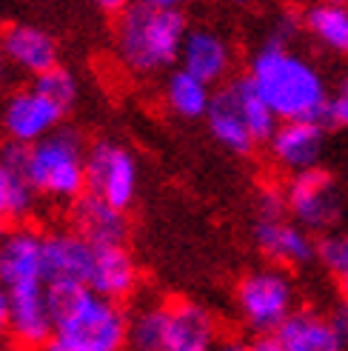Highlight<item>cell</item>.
Here are the masks:
<instances>
[{
    "label": "cell",
    "mask_w": 348,
    "mask_h": 351,
    "mask_svg": "<svg viewBox=\"0 0 348 351\" xmlns=\"http://www.w3.org/2000/svg\"><path fill=\"white\" fill-rule=\"evenodd\" d=\"M51 337L43 351H123L129 320L117 303L80 283H46Z\"/></svg>",
    "instance_id": "1"
},
{
    "label": "cell",
    "mask_w": 348,
    "mask_h": 351,
    "mask_svg": "<svg viewBox=\"0 0 348 351\" xmlns=\"http://www.w3.org/2000/svg\"><path fill=\"white\" fill-rule=\"evenodd\" d=\"M249 80L283 123H323L328 92L320 72L283 43L269 40L251 58Z\"/></svg>",
    "instance_id": "2"
},
{
    "label": "cell",
    "mask_w": 348,
    "mask_h": 351,
    "mask_svg": "<svg viewBox=\"0 0 348 351\" xmlns=\"http://www.w3.org/2000/svg\"><path fill=\"white\" fill-rule=\"evenodd\" d=\"M186 32V14L177 3H132L120 12L114 26L117 55L134 72H160L180 58Z\"/></svg>",
    "instance_id": "3"
},
{
    "label": "cell",
    "mask_w": 348,
    "mask_h": 351,
    "mask_svg": "<svg viewBox=\"0 0 348 351\" xmlns=\"http://www.w3.org/2000/svg\"><path fill=\"white\" fill-rule=\"evenodd\" d=\"M26 180L32 191L77 200L86 191V154L80 137L72 132H55L40 143L29 146L26 154Z\"/></svg>",
    "instance_id": "4"
},
{
    "label": "cell",
    "mask_w": 348,
    "mask_h": 351,
    "mask_svg": "<svg viewBox=\"0 0 348 351\" xmlns=\"http://www.w3.org/2000/svg\"><path fill=\"white\" fill-rule=\"evenodd\" d=\"M86 189H89L86 195L109 203L117 212H126L137 191L134 157L112 140L95 143L86 154Z\"/></svg>",
    "instance_id": "5"
},
{
    "label": "cell",
    "mask_w": 348,
    "mask_h": 351,
    "mask_svg": "<svg viewBox=\"0 0 348 351\" xmlns=\"http://www.w3.org/2000/svg\"><path fill=\"white\" fill-rule=\"evenodd\" d=\"M237 303L251 328H257L260 335H274L291 317L294 291L283 271L266 269L243 277L237 289Z\"/></svg>",
    "instance_id": "6"
},
{
    "label": "cell",
    "mask_w": 348,
    "mask_h": 351,
    "mask_svg": "<svg viewBox=\"0 0 348 351\" xmlns=\"http://www.w3.org/2000/svg\"><path fill=\"white\" fill-rule=\"evenodd\" d=\"M286 208L306 229H328L340 220V191L325 169H306L291 178L286 189Z\"/></svg>",
    "instance_id": "7"
},
{
    "label": "cell",
    "mask_w": 348,
    "mask_h": 351,
    "mask_svg": "<svg viewBox=\"0 0 348 351\" xmlns=\"http://www.w3.org/2000/svg\"><path fill=\"white\" fill-rule=\"evenodd\" d=\"M63 109L55 106L51 100H46L40 92L26 89L17 92L3 109V126L12 137V143L21 146H34L43 137L55 134L58 123L63 120Z\"/></svg>",
    "instance_id": "8"
},
{
    "label": "cell",
    "mask_w": 348,
    "mask_h": 351,
    "mask_svg": "<svg viewBox=\"0 0 348 351\" xmlns=\"http://www.w3.org/2000/svg\"><path fill=\"white\" fill-rule=\"evenodd\" d=\"M95 245L77 232H58L43 237V274L46 283H80L89 289Z\"/></svg>",
    "instance_id": "9"
},
{
    "label": "cell",
    "mask_w": 348,
    "mask_h": 351,
    "mask_svg": "<svg viewBox=\"0 0 348 351\" xmlns=\"http://www.w3.org/2000/svg\"><path fill=\"white\" fill-rule=\"evenodd\" d=\"M9 331L26 348H43L51 337V314L46 303V283L9 289Z\"/></svg>",
    "instance_id": "10"
},
{
    "label": "cell",
    "mask_w": 348,
    "mask_h": 351,
    "mask_svg": "<svg viewBox=\"0 0 348 351\" xmlns=\"http://www.w3.org/2000/svg\"><path fill=\"white\" fill-rule=\"evenodd\" d=\"M274 340L283 351H343L348 337L334 317H323L314 311H291V317L274 331Z\"/></svg>",
    "instance_id": "11"
},
{
    "label": "cell",
    "mask_w": 348,
    "mask_h": 351,
    "mask_svg": "<svg viewBox=\"0 0 348 351\" xmlns=\"http://www.w3.org/2000/svg\"><path fill=\"white\" fill-rule=\"evenodd\" d=\"M46 283L43 237L34 232H14L0 243V286L3 291Z\"/></svg>",
    "instance_id": "12"
},
{
    "label": "cell",
    "mask_w": 348,
    "mask_h": 351,
    "mask_svg": "<svg viewBox=\"0 0 348 351\" xmlns=\"http://www.w3.org/2000/svg\"><path fill=\"white\" fill-rule=\"evenodd\" d=\"M217 328L214 320L197 303H171L169 306V326L160 351H212Z\"/></svg>",
    "instance_id": "13"
},
{
    "label": "cell",
    "mask_w": 348,
    "mask_h": 351,
    "mask_svg": "<svg viewBox=\"0 0 348 351\" xmlns=\"http://www.w3.org/2000/svg\"><path fill=\"white\" fill-rule=\"evenodd\" d=\"M180 63H183L180 66L183 72L203 80L206 86H212L229 72L232 55H229V46H225V40L217 32L200 26V29L186 32V40L180 49Z\"/></svg>",
    "instance_id": "14"
},
{
    "label": "cell",
    "mask_w": 348,
    "mask_h": 351,
    "mask_svg": "<svg viewBox=\"0 0 348 351\" xmlns=\"http://www.w3.org/2000/svg\"><path fill=\"white\" fill-rule=\"evenodd\" d=\"M323 123H280L269 143L277 163L294 171H306L317 166L323 154Z\"/></svg>",
    "instance_id": "15"
},
{
    "label": "cell",
    "mask_w": 348,
    "mask_h": 351,
    "mask_svg": "<svg viewBox=\"0 0 348 351\" xmlns=\"http://www.w3.org/2000/svg\"><path fill=\"white\" fill-rule=\"evenodd\" d=\"M134 283H137V269L126 245H95L89 289L97 297L117 303L120 297L132 294Z\"/></svg>",
    "instance_id": "16"
},
{
    "label": "cell",
    "mask_w": 348,
    "mask_h": 351,
    "mask_svg": "<svg viewBox=\"0 0 348 351\" xmlns=\"http://www.w3.org/2000/svg\"><path fill=\"white\" fill-rule=\"evenodd\" d=\"M3 55L32 75H43L58 66L55 40L32 23H14L3 32Z\"/></svg>",
    "instance_id": "17"
},
{
    "label": "cell",
    "mask_w": 348,
    "mask_h": 351,
    "mask_svg": "<svg viewBox=\"0 0 348 351\" xmlns=\"http://www.w3.org/2000/svg\"><path fill=\"white\" fill-rule=\"evenodd\" d=\"M75 232L92 245H123L129 226L123 212L92 195H83L75 203Z\"/></svg>",
    "instance_id": "18"
},
{
    "label": "cell",
    "mask_w": 348,
    "mask_h": 351,
    "mask_svg": "<svg viewBox=\"0 0 348 351\" xmlns=\"http://www.w3.org/2000/svg\"><path fill=\"white\" fill-rule=\"evenodd\" d=\"M254 240L266 257L294 266H303L317 254V245L308 240V234L286 220H260L254 226Z\"/></svg>",
    "instance_id": "19"
},
{
    "label": "cell",
    "mask_w": 348,
    "mask_h": 351,
    "mask_svg": "<svg viewBox=\"0 0 348 351\" xmlns=\"http://www.w3.org/2000/svg\"><path fill=\"white\" fill-rule=\"evenodd\" d=\"M206 117H208V129H212V134L225 149L240 152V154L254 149V140H251L246 123H243V117H240V109H237L232 92H229V86L212 97Z\"/></svg>",
    "instance_id": "20"
},
{
    "label": "cell",
    "mask_w": 348,
    "mask_h": 351,
    "mask_svg": "<svg viewBox=\"0 0 348 351\" xmlns=\"http://www.w3.org/2000/svg\"><path fill=\"white\" fill-rule=\"evenodd\" d=\"M229 92H232V97L237 103L240 117H243V123H246V129H249L254 143L271 140L277 126H280V120L274 117V112L269 109V103L257 95L254 83L249 77H237L234 83H229Z\"/></svg>",
    "instance_id": "21"
},
{
    "label": "cell",
    "mask_w": 348,
    "mask_h": 351,
    "mask_svg": "<svg viewBox=\"0 0 348 351\" xmlns=\"http://www.w3.org/2000/svg\"><path fill=\"white\" fill-rule=\"evenodd\" d=\"M306 26L320 43L337 51H348V6L317 3L306 12Z\"/></svg>",
    "instance_id": "22"
},
{
    "label": "cell",
    "mask_w": 348,
    "mask_h": 351,
    "mask_svg": "<svg viewBox=\"0 0 348 351\" xmlns=\"http://www.w3.org/2000/svg\"><path fill=\"white\" fill-rule=\"evenodd\" d=\"M166 100L169 106L183 114V117H200L208 112V103H212V92L208 86L197 77H191L188 72L177 69V72L169 75V83H166Z\"/></svg>",
    "instance_id": "23"
},
{
    "label": "cell",
    "mask_w": 348,
    "mask_h": 351,
    "mask_svg": "<svg viewBox=\"0 0 348 351\" xmlns=\"http://www.w3.org/2000/svg\"><path fill=\"white\" fill-rule=\"evenodd\" d=\"M166 326H169V303L166 306H151L140 311L129 323V346L132 351H160L166 340Z\"/></svg>",
    "instance_id": "24"
},
{
    "label": "cell",
    "mask_w": 348,
    "mask_h": 351,
    "mask_svg": "<svg viewBox=\"0 0 348 351\" xmlns=\"http://www.w3.org/2000/svg\"><path fill=\"white\" fill-rule=\"evenodd\" d=\"M34 191L32 186L21 178L0 166V232L6 229V223L14 217H23L32 206Z\"/></svg>",
    "instance_id": "25"
},
{
    "label": "cell",
    "mask_w": 348,
    "mask_h": 351,
    "mask_svg": "<svg viewBox=\"0 0 348 351\" xmlns=\"http://www.w3.org/2000/svg\"><path fill=\"white\" fill-rule=\"evenodd\" d=\"M34 92H40L46 100H51L55 106H60L63 112L72 109V103L77 97V83L72 77V72H66V69L55 66V69H49V72L38 75L34 77V86H32Z\"/></svg>",
    "instance_id": "26"
},
{
    "label": "cell",
    "mask_w": 348,
    "mask_h": 351,
    "mask_svg": "<svg viewBox=\"0 0 348 351\" xmlns=\"http://www.w3.org/2000/svg\"><path fill=\"white\" fill-rule=\"evenodd\" d=\"M317 254L320 260L332 269L340 280V291L348 303V234H334V237H325L317 245Z\"/></svg>",
    "instance_id": "27"
},
{
    "label": "cell",
    "mask_w": 348,
    "mask_h": 351,
    "mask_svg": "<svg viewBox=\"0 0 348 351\" xmlns=\"http://www.w3.org/2000/svg\"><path fill=\"white\" fill-rule=\"evenodd\" d=\"M325 120L334 123V126H345L348 129V80L340 83V89L328 97V112Z\"/></svg>",
    "instance_id": "28"
},
{
    "label": "cell",
    "mask_w": 348,
    "mask_h": 351,
    "mask_svg": "<svg viewBox=\"0 0 348 351\" xmlns=\"http://www.w3.org/2000/svg\"><path fill=\"white\" fill-rule=\"evenodd\" d=\"M286 212V197L277 189H263L260 191V220H283L280 215Z\"/></svg>",
    "instance_id": "29"
},
{
    "label": "cell",
    "mask_w": 348,
    "mask_h": 351,
    "mask_svg": "<svg viewBox=\"0 0 348 351\" xmlns=\"http://www.w3.org/2000/svg\"><path fill=\"white\" fill-rule=\"evenodd\" d=\"M249 351H283V348H280V343L274 340V335H260V337L249 346Z\"/></svg>",
    "instance_id": "30"
},
{
    "label": "cell",
    "mask_w": 348,
    "mask_h": 351,
    "mask_svg": "<svg viewBox=\"0 0 348 351\" xmlns=\"http://www.w3.org/2000/svg\"><path fill=\"white\" fill-rule=\"evenodd\" d=\"M9 331V297L3 291V286H0V337H3Z\"/></svg>",
    "instance_id": "31"
},
{
    "label": "cell",
    "mask_w": 348,
    "mask_h": 351,
    "mask_svg": "<svg viewBox=\"0 0 348 351\" xmlns=\"http://www.w3.org/2000/svg\"><path fill=\"white\" fill-rule=\"evenodd\" d=\"M212 351H249V346L240 343V340H217L212 346Z\"/></svg>",
    "instance_id": "32"
},
{
    "label": "cell",
    "mask_w": 348,
    "mask_h": 351,
    "mask_svg": "<svg viewBox=\"0 0 348 351\" xmlns=\"http://www.w3.org/2000/svg\"><path fill=\"white\" fill-rule=\"evenodd\" d=\"M334 320H337V326H340V328L345 331V337H348V308H345V311H340Z\"/></svg>",
    "instance_id": "33"
}]
</instances>
